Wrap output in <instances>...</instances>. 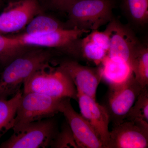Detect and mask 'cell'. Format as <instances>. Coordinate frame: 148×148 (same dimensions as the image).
<instances>
[{"label":"cell","mask_w":148,"mask_h":148,"mask_svg":"<svg viewBox=\"0 0 148 148\" xmlns=\"http://www.w3.org/2000/svg\"><path fill=\"white\" fill-rule=\"evenodd\" d=\"M79 1V0H72V4L75 2L77 1Z\"/></svg>","instance_id":"26"},{"label":"cell","mask_w":148,"mask_h":148,"mask_svg":"<svg viewBox=\"0 0 148 148\" xmlns=\"http://www.w3.org/2000/svg\"><path fill=\"white\" fill-rule=\"evenodd\" d=\"M71 99L65 98L61 103L60 112L63 113L73 134L79 148H104L103 143L95 129L72 106Z\"/></svg>","instance_id":"9"},{"label":"cell","mask_w":148,"mask_h":148,"mask_svg":"<svg viewBox=\"0 0 148 148\" xmlns=\"http://www.w3.org/2000/svg\"><path fill=\"white\" fill-rule=\"evenodd\" d=\"M90 41L108 52L110 46V37L108 33L104 32H99L98 30H93L87 36Z\"/></svg>","instance_id":"23"},{"label":"cell","mask_w":148,"mask_h":148,"mask_svg":"<svg viewBox=\"0 0 148 148\" xmlns=\"http://www.w3.org/2000/svg\"><path fill=\"white\" fill-rule=\"evenodd\" d=\"M58 130L57 122L53 117L33 122L14 132L0 148H48Z\"/></svg>","instance_id":"6"},{"label":"cell","mask_w":148,"mask_h":148,"mask_svg":"<svg viewBox=\"0 0 148 148\" xmlns=\"http://www.w3.org/2000/svg\"><path fill=\"white\" fill-rule=\"evenodd\" d=\"M112 0H79L72 4L67 12L73 28L98 30L113 18Z\"/></svg>","instance_id":"4"},{"label":"cell","mask_w":148,"mask_h":148,"mask_svg":"<svg viewBox=\"0 0 148 148\" xmlns=\"http://www.w3.org/2000/svg\"><path fill=\"white\" fill-rule=\"evenodd\" d=\"M37 0H20L10 2L0 14V34L18 32L27 26L39 12Z\"/></svg>","instance_id":"12"},{"label":"cell","mask_w":148,"mask_h":148,"mask_svg":"<svg viewBox=\"0 0 148 148\" xmlns=\"http://www.w3.org/2000/svg\"><path fill=\"white\" fill-rule=\"evenodd\" d=\"M128 16L137 25L144 26L148 21V0H123Z\"/></svg>","instance_id":"20"},{"label":"cell","mask_w":148,"mask_h":148,"mask_svg":"<svg viewBox=\"0 0 148 148\" xmlns=\"http://www.w3.org/2000/svg\"><path fill=\"white\" fill-rule=\"evenodd\" d=\"M130 67L135 79L143 88L148 86V48L140 44L133 56Z\"/></svg>","instance_id":"16"},{"label":"cell","mask_w":148,"mask_h":148,"mask_svg":"<svg viewBox=\"0 0 148 148\" xmlns=\"http://www.w3.org/2000/svg\"><path fill=\"white\" fill-rule=\"evenodd\" d=\"M125 120L148 123V86L143 88L127 113Z\"/></svg>","instance_id":"19"},{"label":"cell","mask_w":148,"mask_h":148,"mask_svg":"<svg viewBox=\"0 0 148 148\" xmlns=\"http://www.w3.org/2000/svg\"><path fill=\"white\" fill-rule=\"evenodd\" d=\"M50 62L33 73L24 82L23 92H36L57 99L77 100L76 88L69 75L61 67Z\"/></svg>","instance_id":"2"},{"label":"cell","mask_w":148,"mask_h":148,"mask_svg":"<svg viewBox=\"0 0 148 148\" xmlns=\"http://www.w3.org/2000/svg\"><path fill=\"white\" fill-rule=\"evenodd\" d=\"M143 88L135 79L133 74L122 82L109 84L102 105L108 111L113 125L125 121Z\"/></svg>","instance_id":"5"},{"label":"cell","mask_w":148,"mask_h":148,"mask_svg":"<svg viewBox=\"0 0 148 148\" xmlns=\"http://www.w3.org/2000/svg\"><path fill=\"white\" fill-rule=\"evenodd\" d=\"M63 28H65L54 18L45 15H38L27 24L24 34L29 35L42 34Z\"/></svg>","instance_id":"18"},{"label":"cell","mask_w":148,"mask_h":148,"mask_svg":"<svg viewBox=\"0 0 148 148\" xmlns=\"http://www.w3.org/2000/svg\"><path fill=\"white\" fill-rule=\"evenodd\" d=\"M113 125L107 148L148 147V123L125 120Z\"/></svg>","instance_id":"10"},{"label":"cell","mask_w":148,"mask_h":148,"mask_svg":"<svg viewBox=\"0 0 148 148\" xmlns=\"http://www.w3.org/2000/svg\"><path fill=\"white\" fill-rule=\"evenodd\" d=\"M81 114L95 129L101 138L104 148H107L110 139V116L108 111L96 100L82 93H77Z\"/></svg>","instance_id":"13"},{"label":"cell","mask_w":148,"mask_h":148,"mask_svg":"<svg viewBox=\"0 0 148 148\" xmlns=\"http://www.w3.org/2000/svg\"><path fill=\"white\" fill-rule=\"evenodd\" d=\"M105 30L110 39L108 56L126 62L130 66L141 44L135 34L129 28L114 18L108 23Z\"/></svg>","instance_id":"7"},{"label":"cell","mask_w":148,"mask_h":148,"mask_svg":"<svg viewBox=\"0 0 148 148\" xmlns=\"http://www.w3.org/2000/svg\"><path fill=\"white\" fill-rule=\"evenodd\" d=\"M22 94L20 90L10 99H0V138L12 128Z\"/></svg>","instance_id":"15"},{"label":"cell","mask_w":148,"mask_h":148,"mask_svg":"<svg viewBox=\"0 0 148 148\" xmlns=\"http://www.w3.org/2000/svg\"><path fill=\"white\" fill-rule=\"evenodd\" d=\"M63 99L38 92H23L12 129L17 132L31 123L53 117L60 112Z\"/></svg>","instance_id":"3"},{"label":"cell","mask_w":148,"mask_h":148,"mask_svg":"<svg viewBox=\"0 0 148 148\" xmlns=\"http://www.w3.org/2000/svg\"><path fill=\"white\" fill-rule=\"evenodd\" d=\"M51 58L48 51L30 49L14 59L0 75V99H8L15 95L27 78L50 62Z\"/></svg>","instance_id":"1"},{"label":"cell","mask_w":148,"mask_h":148,"mask_svg":"<svg viewBox=\"0 0 148 148\" xmlns=\"http://www.w3.org/2000/svg\"><path fill=\"white\" fill-rule=\"evenodd\" d=\"M52 148H79L68 123L65 122L58 130L51 145Z\"/></svg>","instance_id":"22"},{"label":"cell","mask_w":148,"mask_h":148,"mask_svg":"<svg viewBox=\"0 0 148 148\" xmlns=\"http://www.w3.org/2000/svg\"><path fill=\"white\" fill-rule=\"evenodd\" d=\"M89 32L90 31L77 28H63L42 34L29 35L24 34L14 37L23 46L56 48L66 49L68 52L66 47L79 43L80 38L84 34Z\"/></svg>","instance_id":"8"},{"label":"cell","mask_w":148,"mask_h":148,"mask_svg":"<svg viewBox=\"0 0 148 148\" xmlns=\"http://www.w3.org/2000/svg\"><path fill=\"white\" fill-rule=\"evenodd\" d=\"M21 46L14 37H6L0 34V64L4 66L14 59L30 50Z\"/></svg>","instance_id":"17"},{"label":"cell","mask_w":148,"mask_h":148,"mask_svg":"<svg viewBox=\"0 0 148 148\" xmlns=\"http://www.w3.org/2000/svg\"><path fill=\"white\" fill-rule=\"evenodd\" d=\"M53 8L58 10L68 11L72 5V0H49Z\"/></svg>","instance_id":"24"},{"label":"cell","mask_w":148,"mask_h":148,"mask_svg":"<svg viewBox=\"0 0 148 148\" xmlns=\"http://www.w3.org/2000/svg\"><path fill=\"white\" fill-rule=\"evenodd\" d=\"M79 49L81 58L92 62L97 66L101 65L108 55L107 51L92 42L87 36L80 41Z\"/></svg>","instance_id":"21"},{"label":"cell","mask_w":148,"mask_h":148,"mask_svg":"<svg viewBox=\"0 0 148 148\" xmlns=\"http://www.w3.org/2000/svg\"><path fill=\"white\" fill-rule=\"evenodd\" d=\"M20 1V0H10V2H15L17 1Z\"/></svg>","instance_id":"25"},{"label":"cell","mask_w":148,"mask_h":148,"mask_svg":"<svg viewBox=\"0 0 148 148\" xmlns=\"http://www.w3.org/2000/svg\"><path fill=\"white\" fill-rule=\"evenodd\" d=\"M99 66L102 71V79L109 84L122 82L133 74L127 63L110 58L108 56Z\"/></svg>","instance_id":"14"},{"label":"cell","mask_w":148,"mask_h":148,"mask_svg":"<svg viewBox=\"0 0 148 148\" xmlns=\"http://www.w3.org/2000/svg\"><path fill=\"white\" fill-rule=\"evenodd\" d=\"M58 66L69 75L77 93L88 95L96 100L97 89L102 77L101 66H84L73 60L61 61Z\"/></svg>","instance_id":"11"},{"label":"cell","mask_w":148,"mask_h":148,"mask_svg":"<svg viewBox=\"0 0 148 148\" xmlns=\"http://www.w3.org/2000/svg\"><path fill=\"white\" fill-rule=\"evenodd\" d=\"M1 0H0V2H1Z\"/></svg>","instance_id":"27"}]
</instances>
